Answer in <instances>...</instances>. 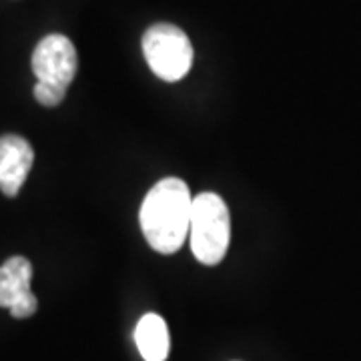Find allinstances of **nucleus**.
I'll use <instances>...</instances> for the list:
<instances>
[{
    "instance_id": "nucleus-1",
    "label": "nucleus",
    "mask_w": 361,
    "mask_h": 361,
    "mask_svg": "<svg viewBox=\"0 0 361 361\" xmlns=\"http://www.w3.org/2000/svg\"><path fill=\"white\" fill-rule=\"evenodd\" d=\"M193 197L185 180L167 177L147 193L141 205V229L157 253L179 251L191 229Z\"/></svg>"
},
{
    "instance_id": "nucleus-6",
    "label": "nucleus",
    "mask_w": 361,
    "mask_h": 361,
    "mask_svg": "<svg viewBox=\"0 0 361 361\" xmlns=\"http://www.w3.org/2000/svg\"><path fill=\"white\" fill-rule=\"evenodd\" d=\"M35 163L30 142L18 135L0 137V191L6 197L20 193Z\"/></svg>"
},
{
    "instance_id": "nucleus-8",
    "label": "nucleus",
    "mask_w": 361,
    "mask_h": 361,
    "mask_svg": "<svg viewBox=\"0 0 361 361\" xmlns=\"http://www.w3.org/2000/svg\"><path fill=\"white\" fill-rule=\"evenodd\" d=\"M66 90L52 87V85H44V82H37L35 87V99L39 101L42 106H56L63 103Z\"/></svg>"
},
{
    "instance_id": "nucleus-3",
    "label": "nucleus",
    "mask_w": 361,
    "mask_h": 361,
    "mask_svg": "<svg viewBox=\"0 0 361 361\" xmlns=\"http://www.w3.org/2000/svg\"><path fill=\"white\" fill-rule=\"evenodd\" d=\"M142 54L157 77L177 82L193 65V47L179 26L159 23L142 35Z\"/></svg>"
},
{
    "instance_id": "nucleus-4",
    "label": "nucleus",
    "mask_w": 361,
    "mask_h": 361,
    "mask_svg": "<svg viewBox=\"0 0 361 361\" xmlns=\"http://www.w3.org/2000/svg\"><path fill=\"white\" fill-rule=\"evenodd\" d=\"M77 49L65 35L44 37L32 52V73L44 85L66 90L77 75Z\"/></svg>"
},
{
    "instance_id": "nucleus-7",
    "label": "nucleus",
    "mask_w": 361,
    "mask_h": 361,
    "mask_svg": "<svg viewBox=\"0 0 361 361\" xmlns=\"http://www.w3.org/2000/svg\"><path fill=\"white\" fill-rule=\"evenodd\" d=\"M135 341L145 361H165L169 355V329L167 323L157 313L142 315L135 329Z\"/></svg>"
},
{
    "instance_id": "nucleus-5",
    "label": "nucleus",
    "mask_w": 361,
    "mask_h": 361,
    "mask_svg": "<svg viewBox=\"0 0 361 361\" xmlns=\"http://www.w3.org/2000/svg\"><path fill=\"white\" fill-rule=\"evenodd\" d=\"M32 265L20 255L0 265V307L11 311L16 319H26L39 310V301L30 291Z\"/></svg>"
},
{
    "instance_id": "nucleus-2",
    "label": "nucleus",
    "mask_w": 361,
    "mask_h": 361,
    "mask_svg": "<svg viewBox=\"0 0 361 361\" xmlns=\"http://www.w3.org/2000/svg\"><path fill=\"white\" fill-rule=\"evenodd\" d=\"M189 239L193 255L203 265H217L227 255L231 241V217L219 195L201 193L195 197Z\"/></svg>"
}]
</instances>
